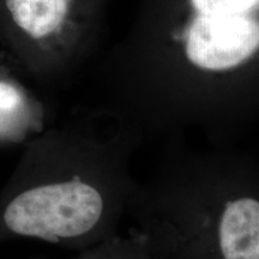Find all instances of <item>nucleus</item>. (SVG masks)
I'll use <instances>...</instances> for the list:
<instances>
[{
    "instance_id": "nucleus-1",
    "label": "nucleus",
    "mask_w": 259,
    "mask_h": 259,
    "mask_svg": "<svg viewBox=\"0 0 259 259\" xmlns=\"http://www.w3.org/2000/svg\"><path fill=\"white\" fill-rule=\"evenodd\" d=\"M94 0H0V53L18 73L42 77L76 50Z\"/></svg>"
},
{
    "instance_id": "nucleus-2",
    "label": "nucleus",
    "mask_w": 259,
    "mask_h": 259,
    "mask_svg": "<svg viewBox=\"0 0 259 259\" xmlns=\"http://www.w3.org/2000/svg\"><path fill=\"white\" fill-rule=\"evenodd\" d=\"M178 32L185 59L200 72H231L259 52V0H186Z\"/></svg>"
},
{
    "instance_id": "nucleus-4",
    "label": "nucleus",
    "mask_w": 259,
    "mask_h": 259,
    "mask_svg": "<svg viewBox=\"0 0 259 259\" xmlns=\"http://www.w3.org/2000/svg\"><path fill=\"white\" fill-rule=\"evenodd\" d=\"M211 228L220 259H259V196L239 193L220 206Z\"/></svg>"
},
{
    "instance_id": "nucleus-3",
    "label": "nucleus",
    "mask_w": 259,
    "mask_h": 259,
    "mask_svg": "<svg viewBox=\"0 0 259 259\" xmlns=\"http://www.w3.org/2000/svg\"><path fill=\"white\" fill-rule=\"evenodd\" d=\"M106 213L102 191L80 178L31 186L5 206L3 222L14 234L46 241L79 239Z\"/></svg>"
}]
</instances>
